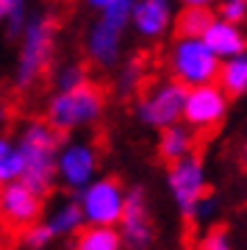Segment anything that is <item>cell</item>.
I'll return each mask as SVG.
<instances>
[{"label": "cell", "instance_id": "52a82bcc", "mask_svg": "<svg viewBox=\"0 0 247 250\" xmlns=\"http://www.w3.org/2000/svg\"><path fill=\"white\" fill-rule=\"evenodd\" d=\"M167 189L172 203L178 206V211L186 220H192L197 203L208 195V175H206L203 159L197 153H192L186 159L167 164Z\"/></svg>", "mask_w": 247, "mask_h": 250}, {"label": "cell", "instance_id": "6da1fadb", "mask_svg": "<svg viewBox=\"0 0 247 250\" xmlns=\"http://www.w3.org/2000/svg\"><path fill=\"white\" fill-rule=\"evenodd\" d=\"M56 39H59V22L47 11L28 14L25 28L20 34V47H17V62H14V86L20 92L34 89L39 78L50 70L56 56Z\"/></svg>", "mask_w": 247, "mask_h": 250}, {"label": "cell", "instance_id": "5bb4252c", "mask_svg": "<svg viewBox=\"0 0 247 250\" xmlns=\"http://www.w3.org/2000/svg\"><path fill=\"white\" fill-rule=\"evenodd\" d=\"M203 39L220 59H230V56H239L247 50V34L242 31V25L228 22L222 17H214V22L208 25Z\"/></svg>", "mask_w": 247, "mask_h": 250}, {"label": "cell", "instance_id": "3957f363", "mask_svg": "<svg viewBox=\"0 0 247 250\" xmlns=\"http://www.w3.org/2000/svg\"><path fill=\"white\" fill-rule=\"evenodd\" d=\"M106 114V92L95 81H86L72 89H56L44 103V120L62 134H75L92 128Z\"/></svg>", "mask_w": 247, "mask_h": 250}, {"label": "cell", "instance_id": "f546056e", "mask_svg": "<svg viewBox=\"0 0 247 250\" xmlns=\"http://www.w3.org/2000/svg\"><path fill=\"white\" fill-rule=\"evenodd\" d=\"M178 3H181V6H208V9H211L220 0H178Z\"/></svg>", "mask_w": 247, "mask_h": 250}, {"label": "cell", "instance_id": "e0dca14e", "mask_svg": "<svg viewBox=\"0 0 247 250\" xmlns=\"http://www.w3.org/2000/svg\"><path fill=\"white\" fill-rule=\"evenodd\" d=\"M47 225L53 228L56 236H75V233L86 225V217H83V208H81L78 197H64L50 208L47 214Z\"/></svg>", "mask_w": 247, "mask_h": 250}, {"label": "cell", "instance_id": "83f0119b", "mask_svg": "<svg viewBox=\"0 0 247 250\" xmlns=\"http://www.w3.org/2000/svg\"><path fill=\"white\" fill-rule=\"evenodd\" d=\"M81 3H83L86 9H92V11H97V14H100V11L106 9L108 3H111V0H81Z\"/></svg>", "mask_w": 247, "mask_h": 250}, {"label": "cell", "instance_id": "d4e9b609", "mask_svg": "<svg viewBox=\"0 0 247 250\" xmlns=\"http://www.w3.org/2000/svg\"><path fill=\"white\" fill-rule=\"evenodd\" d=\"M197 250H233V239H230L228 228H208V231L197 239Z\"/></svg>", "mask_w": 247, "mask_h": 250}, {"label": "cell", "instance_id": "4316f807", "mask_svg": "<svg viewBox=\"0 0 247 250\" xmlns=\"http://www.w3.org/2000/svg\"><path fill=\"white\" fill-rule=\"evenodd\" d=\"M220 211V200L214 195H206L200 203H197V208H194V217H192V223H208L214 214Z\"/></svg>", "mask_w": 247, "mask_h": 250}, {"label": "cell", "instance_id": "30bf717a", "mask_svg": "<svg viewBox=\"0 0 247 250\" xmlns=\"http://www.w3.org/2000/svg\"><path fill=\"white\" fill-rule=\"evenodd\" d=\"M44 195H39L34 187H28L25 181H11L6 187H0V223L25 231L28 225L42 220Z\"/></svg>", "mask_w": 247, "mask_h": 250}, {"label": "cell", "instance_id": "7402d4cb", "mask_svg": "<svg viewBox=\"0 0 247 250\" xmlns=\"http://www.w3.org/2000/svg\"><path fill=\"white\" fill-rule=\"evenodd\" d=\"M142 81H144V64H142L139 59L123 62L117 67V92H120V95H133V92H139Z\"/></svg>", "mask_w": 247, "mask_h": 250}, {"label": "cell", "instance_id": "ba28073f", "mask_svg": "<svg viewBox=\"0 0 247 250\" xmlns=\"http://www.w3.org/2000/svg\"><path fill=\"white\" fill-rule=\"evenodd\" d=\"M100 170V150L86 139H64L59 159H56V178L67 192L78 195L97 178Z\"/></svg>", "mask_w": 247, "mask_h": 250}, {"label": "cell", "instance_id": "9c48e42d", "mask_svg": "<svg viewBox=\"0 0 247 250\" xmlns=\"http://www.w3.org/2000/svg\"><path fill=\"white\" fill-rule=\"evenodd\" d=\"M228 103L230 95L222 89L220 83H200V86H189L184 106V123L194 128L197 134H211L217 131L225 117H228Z\"/></svg>", "mask_w": 247, "mask_h": 250}, {"label": "cell", "instance_id": "9a60e30c", "mask_svg": "<svg viewBox=\"0 0 247 250\" xmlns=\"http://www.w3.org/2000/svg\"><path fill=\"white\" fill-rule=\"evenodd\" d=\"M194 145H197V131L189 128V125L181 120V123H175V125H169V128H161L159 131V145H156V150H159L161 161L172 164V161H178V159L192 156Z\"/></svg>", "mask_w": 247, "mask_h": 250}, {"label": "cell", "instance_id": "7a4b0ae2", "mask_svg": "<svg viewBox=\"0 0 247 250\" xmlns=\"http://www.w3.org/2000/svg\"><path fill=\"white\" fill-rule=\"evenodd\" d=\"M17 142L22 147V178L28 187H34L39 195H50V189L59 184L56 178V159L64 145V134L47 120H28L22 123L17 134Z\"/></svg>", "mask_w": 247, "mask_h": 250}, {"label": "cell", "instance_id": "484cf974", "mask_svg": "<svg viewBox=\"0 0 247 250\" xmlns=\"http://www.w3.org/2000/svg\"><path fill=\"white\" fill-rule=\"evenodd\" d=\"M217 17L245 25L247 22V0H220L217 3Z\"/></svg>", "mask_w": 247, "mask_h": 250}, {"label": "cell", "instance_id": "f1b7e54d", "mask_svg": "<svg viewBox=\"0 0 247 250\" xmlns=\"http://www.w3.org/2000/svg\"><path fill=\"white\" fill-rule=\"evenodd\" d=\"M9 120H11V108L6 106L3 100H0V134H3V128L9 125Z\"/></svg>", "mask_w": 247, "mask_h": 250}, {"label": "cell", "instance_id": "ffe728a7", "mask_svg": "<svg viewBox=\"0 0 247 250\" xmlns=\"http://www.w3.org/2000/svg\"><path fill=\"white\" fill-rule=\"evenodd\" d=\"M22 167L25 161H22V147L17 136L0 134V187L22 178Z\"/></svg>", "mask_w": 247, "mask_h": 250}, {"label": "cell", "instance_id": "8fae6325", "mask_svg": "<svg viewBox=\"0 0 247 250\" xmlns=\"http://www.w3.org/2000/svg\"><path fill=\"white\" fill-rule=\"evenodd\" d=\"M125 28L123 22H114L108 17H100L86 28L83 36V53L95 67L100 70H111L123 59V45H125Z\"/></svg>", "mask_w": 247, "mask_h": 250}, {"label": "cell", "instance_id": "5b68a950", "mask_svg": "<svg viewBox=\"0 0 247 250\" xmlns=\"http://www.w3.org/2000/svg\"><path fill=\"white\" fill-rule=\"evenodd\" d=\"M186 95H189V86L181 83L178 78H172V75L169 78H159L136 98L133 114H136V120L144 128H153V131L169 128V125L184 120Z\"/></svg>", "mask_w": 247, "mask_h": 250}, {"label": "cell", "instance_id": "4fadbf2b", "mask_svg": "<svg viewBox=\"0 0 247 250\" xmlns=\"http://www.w3.org/2000/svg\"><path fill=\"white\" fill-rule=\"evenodd\" d=\"M178 0H136L131 14V28L144 42H159L175 22Z\"/></svg>", "mask_w": 247, "mask_h": 250}, {"label": "cell", "instance_id": "277c9868", "mask_svg": "<svg viewBox=\"0 0 247 250\" xmlns=\"http://www.w3.org/2000/svg\"><path fill=\"white\" fill-rule=\"evenodd\" d=\"M222 59L214 53L203 36H175L167 50V70L186 86L214 83L220 78Z\"/></svg>", "mask_w": 247, "mask_h": 250}, {"label": "cell", "instance_id": "ac0fdd59", "mask_svg": "<svg viewBox=\"0 0 247 250\" xmlns=\"http://www.w3.org/2000/svg\"><path fill=\"white\" fill-rule=\"evenodd\" d=\"M214 17L217 11H211L208 6H181L172 22V31L175 36H203L214 22Z\"/></svg>", "mask_w": 247, "mask_h": 250}, {"label": "cell", "instance_id": "d6986e66", "mask_svg": "<svg viewBox=\"0 0 247 250\" xmlns=\"http://www.w3.org/2000/svg\"><path fill=\"white\" fill-rule=\"evenodd\" d=\"M217 83L228 92L230 98H245L247 95V50L239 56H230V59H222Z\"/></svg>", "mask_w": 247, "mask_h": 250}, {"label": "cell", "instance_id": "4dcf8cb0", "mask_svg": "<svg viewBox=\"0 0 247 250\" xmlns=\"http://www.w3.org/2000/svg\"><path fill=\"white\" fill-rule=\"evenodd\" d=\"M242 161H245V167H247V145H245V150H242Z\"/></svg>", "mask_w": 247, "mask_h": 250}, {"label": "cell", "instance_id": "8992f818", "mask_svg": "<svg viewBox=\"0 0 247 250\" xmlns=\"http://www.w3.org/2000/svg\"><path fill=\"white\" fill-rule=\"evenodd\" d=\"M75 197L83 208L86 225H120L125 214L128 189L123 187V181L111 178V175H97Z\"/></svg>", "mask_w": 247, "mask_h": 250}, {"label": "cell", "instance_id": "603a6c76", "mask_svg": "<svg viewBox=\"0 0 247 250\" xmlns=\"http://www.w3.org/2000/svg\"><path fill=\"white\" fill-rule=\"evenodd\" d=\"M89 81V70L78 62H70V64H62L59 70L53 72V86L56 89H72V86H81Z\"/></svg>", "mask_w": 247, "mask_h": 250}, {"label": "cell", "instance_id": "2e32d148", "mask_svg": "<svg viewBox=\"0 0 247 250\" xmlns=\"http://www.w3.org/2000/svg\"><path fill=\"white\" fill-rule=\"evenodd\" d=\"M72 250H125V242L117 225H83L75 233Z\"/></svg>", "mask_w": 247, "mask_h": 250}, {"label": "cell", "instance_id": "44dd1931", "mask_svg": "<svg viewBox=\"0 0 247 250\" xmlns=\"http://www.w3.org/2000/svg\"><path fill=\"white\" fill-rule=\"evenodd\" d=\"M25 0H0V25L6 28L11 39H20L25 28Z\"/></svg>", "mask_w": 247, "mask_h": 250}, {"label": "cell", "instance_id": "cb8c5ba5", "mask_svg": "<svg viewBox=\"0 0 247 250\" xmlns=\"http://www.w3.org/2000/svg\"><path fill=\"white\" fill-rule=\"evenodd\" d=\"M53 239H56V233H53V228L47 225V220H44V223L39 220V223L28 225L25 231H22V248L25 250H47Z\"/></svg>", "mask_w": 247, "mask_h": 250}, {"label": "cell", "instance_id": "7c38bea8", "mask_svg": "<svg viewBox=\"0 0 247 250\" xmlns=\"http://www.w3.org/2000/svg\"><path fill=\"white\" fill-rule=\"evenodd\" d=\"M120 233H123L125 250H150L153 245V220L147 208V192L142 187L128 189L125 200V214L120 220Z\"/></svg>", "mask_w": 247, "mask_h": 250}]
</instances>
